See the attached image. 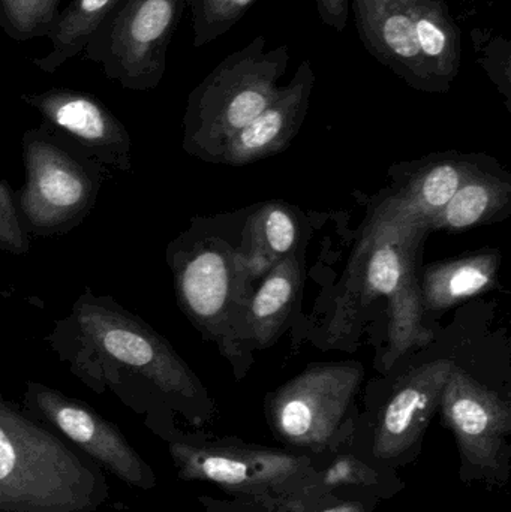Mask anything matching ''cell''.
Returning a JSON list of instances; mask_svg holds the SVG:
<instances>
[{
	"instance_id": "obj_1",
	"label": "cell",
	"mask_w": 511,
	"mask_h": 512,
	"mask_svg": "<svg viewBox=\"0 0 511 512\" xmlns=\"http://www.w3.org/2000/svg\"><path fill=\"white\" fill-rule=\"evenodd\" d=\"M45 342L81 384L113 394L164 442L179 430L176 415L195 429L215 415L203 382L171 343L111 295L84 289Z\"/></svg>"
},
{
	"instance_id": "obj_2",
	"label": "cell",
	"mask_w": 511,
	"mask_h": 512,
	"mask_svg": "<svg viewBox=\"0 0 511 512\" xmlns=\"http://www.w3.org/2000/svg\"><path fill=\"white\" fill-rule=\"evenodd\" d=\"M177 478L228 496H200L207 512H305L323 496L312 457L236 436L177 430L167 442Z\"/></svg>"
},
{
	"instance_id": "obj_3",
	"label": "cell",
	"mask_w": 511,
	"mask_h": 512,
	"mask_svg": "<svg viewBox=\"0 0 511 512\" xmlns=\"http://www.w3.org/2000/svg\"><path fill=\"white\" fill-rule=\"evenodd\" d=\"M108 499L92 459L0 396V512H98Z\"/></svg>"
},
{
	"instance_id": "obj_4",
	"label": "cell",
	"mask_w": 511,
	"mask_h": 512,
	"mask_svg": "<svg viewBox=\"0 0 511 512\" xmlns=\"http://www.w3.org/2000/svg\"><path fill=\"white\" fill-rule=\"evenodd\" d=\"M167 262L173 273L177 303L186 318L215 342L231 361L239 378L245 375V324L254 285L237 248L222 239L207 221L168 245Z\"/></svg>"
},
{
	"instance_id": "obj_5",
	"label": "cell",
	"mask_w": 511,
	"mask_h": 512,
	"mask_svg": "<svg viewBox=\"0 0 511 512\" xmlns=\"http://www.w3.org/2000/svg\"><path fill=\"white\" fill-rule=\"evenodd\" d=\"M366 50L408 86L447 93L462 62L461 29L444 0H350Z\"/></svg>"
},
{
	"instance_id": "obj_6",
	"label": "cell",
	"mask_w": 511,
	"mask_h": 512,
	"mask_svg": "<svg viewBox=\"0 0 511 512\" xmlns=\"http://www.w3.org/2000/svg\"><path fill=\"white\" fill-rule=\"evenodd\" d=\"M266 47V38L255 36L189 93L183 116L186 153L219 164L227 141L275 99L290 65V50L287 45Z\"/></svg>"
},
{
	"instance_id": "obj_7",
	"label": "cell",
	"mask_w": 511,
	"mask_h": 512,
	"mask_svg": "<svg viewBox=\"0 0 511 512\" xmlns=\"http://www.w3.org/2000/svg\"><path fill=\"white\" fill-rule=\"evenodd\" d=\"M23 162L26 182L15 201L29 236H63L78 227L107 177L104 165L47 125L23 135Z\"/></svg>"
},
{
	"instance_id": "obj_8",
	"label": "cell",
	"mask_w": 511,
	"mask_h": 512,
	"mask_svg": "<svg viewBox=\"0 0 511 512\" xmlns=\"http://www.w3.org/2000/svg\"><path fill=\"white\" fill-rule=\"evenodd\" d=\"M362 364H315L266 399L270 432L284 448L320 457L347 448L356 430Z\"/></svg>"
},
{
	"instance_id": "obj_9",
	"label": "cell",
	"mask_w": 511,
	"mask_h": 512,
	"mask_svg": "<svg viewBox=\"0 0 511 512\" xmlns=\"http://www.w3.org/2000/svg\"><path fill=\"white\" fill-rule=\"evenodd\" d=\"M426 236L428 233L422 230L369 222L354 258L362 297L368 303L372 298L384 297L389 303V351L384 358L387 367L432 340L431 331L423 324L425 310L420 295V251Z\"/></svg>"
},
{
	"instance_id": "obj_10",
	"label": "cell",
	"mask_w": 511,
	"mask_h": 512,
	"mask_svg": "<svg viewBox=\"0 0 511 512\" xmlns=\"http://www.w3.org/2000/svg\"><path fill=\"white\" fill-rule=\"evenodd\" d=\"M438 411L458 447L459 480L504 489L511 478L509 400L453 364Z\"/></svg>"
},
{
	"instance_id": "obj_11",
	"label": "cell",
	"mask_w": 511,
	"mask_h": 512,
	"mask_svg": "<svg viewBox=\"0 0 511 512\" xmlns=\"http://www.w3.org/2000/svg\"><path fill=\"white\" fill-rule=\"evenodd\" d=\"M185 8L186 0H125L84 48V57L125 89H156Z\"/></svg>"
},
{
	"instance_id": "obj_12",
	"label": "cell",
	"mask_w": 511,
	"mask_h": 512,
	"mask_svg": "<svg viewBox=\"0 0 511 512\" xmlns=\"http://www.w3.org/2000/svg\"><path fill=\"white\" fill-rule=\"evenodd\" d=\"M453 364L440 358L410 370L371 418L359 415L347 448L395 471L416 463Z\"/></svg>"
},
{
	"instance_id": "obj_13",
	"label": "cell",
	"mask_w": 511,
	"mask_h": 512,
	"mask_svg": "<svg viewBox=\"0 0 511 512\" xmlns=\"http://www.w3.org/2000/svg\"><path fill=\"white\" fill-rule=\"evenodd\" d=\"M23 408L126 486L144 492L158 486L152 466L129 444L120 427L87 403L41 382L29 381Z\"/></svg>"
},
{
	"instance_id": "obj_14",
	"label": "cell",
	"mask_w": 511,
	"mask_h": 512,
	"mask_svg": "<svg viewBox=\"0 0 511 512\" xmlns=\"http://www.w3.org/2000/svg\"><path fill=\"white\" fill-rule=\"evenodd\" d=\"M21 101L35 108L48 128L68 138L105 168L131 173V135L95 96L78 90L50 89L24 93Z\"/></svg>"
},
{
	"instance_id": "obj_15",
	"label": "cell",
	"mask_w": 511,
	"mask_h": 512,
	"mask_svg": "<svg viewBox=\"0 0 511 512\" xmlns=\"http://www.w3.org/2000/svg\"><path fill=\"white\" fill-rule=\"evenodd\" d=\"M314 86L311 60H302L294 77L279 87L275 99L227 141L219 164L240 167L284 152L305 122Z\"/></svg>"
},
{
	"instance_id": "obj_16",
	"label": "cell",
	"mask_w": 511,
	"mask_h": 512,
	"mask_svg": "<svg viewBox=\"0 0 511 512\" xmlns=\"http://www.w3.org/2000/svg\"><path fill=\"white\" fill-rule=\"evenodd\" d=\"M477 170V164L464 156H440L423 165L396 194L386 198L369 222L428 233L429 224Z\"/></svg>"
},
{
	"instance_id": "obj_17",
	"label": "cell",
	"mask_w": 511,
	"mask_h": 512,
	"mask_svg": "<svg viewBox=\"0 0 511 512\" xmlns=\"http://www.w3.org/2000/svg\"><path fill=\"white\" fill-rule=\"evenodd\" d=\"M303 286V254L296 249L279 261L252 292L246 312L245 342L267 348L285 330L299 303Z\"/></svg>"
},
{
	"instance_id": "obj_18",
	"label": "cell",
	"mask_w": 511,
	"mask_h": 512,
	"mask_svg": "<svg viewBox=\"0 0 511 512\" xmlns=\"http://www.w3.org/2000/svg\"><path fill=\"white\" fill-rule=\"evenodd\" d=\"M500 267L501 252L497 249H483L428 265L420 276L423 310L425 313L443 312L495 288Z\"/></svg>"
},
{
	"instance_id": "obj_19",
	"label": "cell",
	"mask_w": 511,
	"mask_h": 512,
	"mask_svg": "<svg viewBox=\"0 0 511 512\" xmlns=\"http://www.w3.org/2000/svg\"><path fill=\"white\" fill-rule=\"evenodd\" d=\"M302 228L296 212L279 203L258 207L246 219L239 251L249 280L255 285L279 261L302 245Z\"/></svg>"
},
{
	"instance_id": "obj_20",
	"label": "cell",
	"mask_w": 511,
	"mask_h": 512,
	"mask_svg": "<svg viewBox=\"0 0 511 512\" xmlns=\"http://www.w3.org/2000/svg\"><path fill=\"white\" fill-rule=\"evenodd\" d=\"M312 462L323 495L336 492L365 493L384 502L407 489L398 471L365 459L350 448L312 457Z\"/></svg>"
},
{
	"instance_id": "obj_21",
	"label": "cell",
	"mask_w": 511,
	"mask_h": 512,
	"mask_svg": "<svg viewBox=\"0 0 511 512\" xmlns=\"http://www.w3.org/2000/svg\"><path fill=\"white\" fill-rule=\"evenodd\" d=\"M510 204V180L479 168L429 224L428 233H459L498 221L509 213Z\"/></svg>"
},
{
	"instance_id": "obj_22",
	"label": "cell",
	"mask_w": 511,
	"mask_h": 512,
	"mask_svg": "<svg viewBox=\"0 0 511 512\" xmlns=\"http://www.w3.org/2000/svg\"><path fill=\"white\" fill-rule=\"evenodd\" d=\"M125 0H72L59 11L48 32L51 50L33 60L41 71L53 74L60 66L83 53L98 30L113 17Z\"/></svg>"
},
{
	"instance_id": "obj_23",
	"label": "cell",
	"mask_w": 511,
	"mask_h": 512,
	"mask_svg": "<svg viewBox=\"0 0 511 512\" xmlns=\"http://www.w3.org/2000/svg\"><path fill=\"white\" fill-rule=\"evenodd\" d=\"M62 0H0V27L15 41L47 36Z\"/></svg>"
},
{
	"instance_id": "obj_24",
	"label": "cell",
	"mask_w": 511,
	"mask_h": 512,
	"mask_svg": "<svg viewBox=\"0 0 511 512\" xmlns=\"http://www.w3.org/2000/svg\"><path fill=\"white\" fill-rule=\"evenodd\" d=\"M257 0H186L191 9L194 47L201 48L230 32Z\"/></svg>"
},
{
	"instance_id": "obj_25",
	"label": "cell",
	"mask_w": 511,
	"mask_h": 512,
	"mask_svg": "<svg viewBox=\"0 0 511 512\" xmlns=\"http://www.w3.org/2000/svg\"><path fill=\"white\" fill-rule=\"evenodd\" d=\"M474 50L479 54V62L485 68L492 83L498 87L507 105L511 98V45L504 36L492 30L474 29L471 32Z\"/></svg>"
},
{
	"instance_id": "obj_26",
	"label": "cell",
	"mask_w": 511,
	"mask_h": 512,
	"mask_svg": "<svg viewBox=\"0 0 511 512\" xmlns=\"http://www.w3.org/2000/svg\"><path fill=\"white\" fill-rule=\"evenodd\" d=\"M0 251L26 255L30 251L29 234L18 216L17 201L9 183L0 177Z\"/></svg>"
},
{
	"instance_id": "obj_27",
	"label": "cell",
	"mask_w": 511,
	"mask_h": 512,
	"mask_svg": "<svg viewBox=\"0 0 511 512\" xmlns=\"http://www.w3.org/2000/svg\"><path fill=\"white\" fill-rule=\"evenodd\" d=\"M380 504V499L365 493L336 492L321 496L305 512H375Z\"/></svg>"
},
{
	"instance_id": "obj_28",
	"label": "cell",
	"mask_w": 511,
	"mask_h": 512,
	"mask_svg": "<svg viewBox=\"0 0 511 512\" xmlns=\"http://www.w3.org/2000/svg\"><path fill=\"white\" fill-rule=\"evenodd\" d=\"M318 15L321 21L330 29L338 33L347 29L348 17H350V0H315Z\"/></svg>"
}]
</instances>
